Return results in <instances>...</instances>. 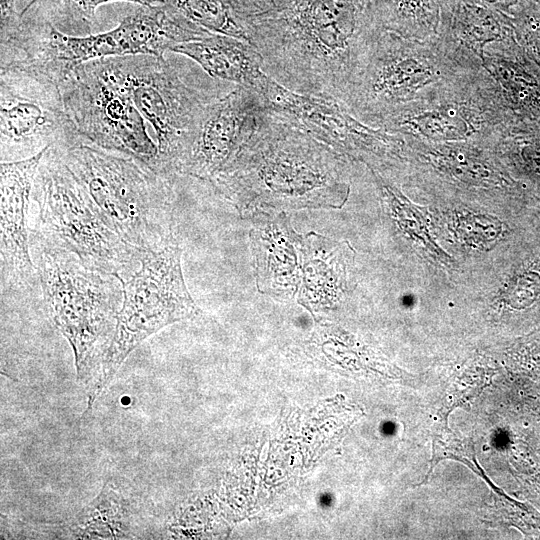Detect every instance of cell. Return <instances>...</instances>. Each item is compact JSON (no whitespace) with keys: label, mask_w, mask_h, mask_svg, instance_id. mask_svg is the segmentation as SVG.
<instances>
[{"label":"cell","mask_w":540,"mask_h":540,"mask_svg":"<svg viewBox=\"0 0 540 540\" xmlns=\"http://www.w3.org/2000/svg\"><path fill=\"white\" fill-rule=\"evenodd\" d=\"M244 25L274 81L343 103L383 30L370 0H274Z\"/></svg>","instance_id":"obj_1"},{"label":"cell","mask_w":540,"mask_h":540,"mask_svg":"<svg viewBox=\"0 0 540 540\" xmlns=\"http://www.w3.org/2000/svg\"><path fill=\"white\" fill-rule=\"evenodd\" d=\"M166 3L139 5L117 27L97 34L72 36L56 28L33 0L1 44L0 66H16L57 84L75 67L89 61L128 55L163 57L175 45L211 35Z\"/></svg>","instance_id":"obj_2"},{"label":"cell","mask_w":540,"mask_h":540,"mask_svg":"<svg viewBox=\"0 0 540 540\" xmlns=\"http://www.w3.org/2000/svg\"><path fill=\"white\" fill-rule=\"evenodd\" d=\"M211 184L224 192L287 200L327 199L345 187L336 153L266 106L251 137Z\"/></svg>","instance_id":"obj_3"},{"label":"cell","mask_w":540,"mask_h":540,"mask_svg":"<svg viewBox=\"0 0 540 540\" xmlns=\"http://www.w3.org/2000/svg\"><path fill=\"white\" fill-rule=\"evenodd\" d=\"M47 313L72 347L78 382L98 374L123 301L120 279L78 255L30 242Z\"/></svg>","instance_id":"obj_4"},{"label":"cell","mask_w":540,"mask_h":540,"mask_svg":"<svg viewBox=\"0 0 540 540\" xmlns=\"http://www.w3.org/2000/svg\"><path fill=\"white\" fill-rule=\"evenodd\" d=\"M102 217L127 244L147 253L173 237V180L145 163L80 142L60 149Z\"/></svg>","instance_id":"obj_5"},{"label":"cell","mask_w":540,"mask_h":540,"mask_svg":"<svg viewBox=\"0 0 540 540\" xmlns=\"http://www.w3.org/2000/svg\"><path fill=\"white\" fill-rule=\"evenodd\" d=\"M482 68L438 35L419 40L383 29L344 104L377 128L387 115L432 98Z\"/></svg>","instance_id":"obj_6"},{"label":"cell","mask_w":540,"mask_h":540,"mask_svg":"<svg viewBox=\"0 0 540 540\" xmlns=\"http://www.w3.org/2000/svg\"><path fill=\"white\" fill-rule=\"evenodd\" d=\"M31 196L38 218L30 242L74 253L118 278L140 267L146 253L124 242L107 224L59 148L43 155Z\"/></svg>","instance_id":"obj_7"},{"label":"cell","mask_w":540,"mask_h":540,"mask_svg":"<svg viewBox=\"0 0 540 540\" xmlns=\"http://www.w3.org/2000/svg\"><path fill=\"white\" fill-rule=\"evenodd\" d=\"M96 62L152 126L164 174H181L202 115L218 96L188 84L164 56L128 55Z\"/></svg>","instance_id":"obj_8"},{"label":"cell","mask_w":540,"mask_h":540,"mask_svg":"<svg viewBox=\"0 0 540 540\" xmlns=\"http://www.w3.org/2000/svg\"><path fill=\"white\" fill-rule=\"evenodd\" d=\"M181 252L174 236L162 248L147 252L136 271L119 278L122 306L113 339L88 392V409L140 343L170 324L200 314L184 282Z\"/></svg>","instance_id":"obj_9"},{"label":"cell","mask_w":540,"mask_h":540,"mask_svg":"<svg viewBox=\"0 0 540 540\" xmlns=\"http://www.w3.org/2000/svg\"><path fill=\"white\" fill-rule=\"evenodd\" d=\"M512 127L488 73L482 68L432 98L403 107L377 128L432 143L494 145Z\"/></svg>","instance_id":"obj_10"},{"label":"cell","mask_w":540,"mask_h":540,"mask_svg":"<svg viewBox=\"0 0 540 540\" xmlns=\"http://www.w3.org/2000/svg\"><path fill=\"white\" fill-rule=\"evenodd\" d=\"M59 88L82 142L135 158L166 176L146 120L127 92L104 75L96 60L75 67Z\"/></svg>","instance_id":"obj_11"},{"label":"cell","mask_w":540,"mask_h":540,"mask_svg":"<svg viewBox=\"0 0 540 540\" xmlns=\"http://www.w3.org/2000/svg\"><path fill=\"white\" fill-rule=\"evenodd\" d=\"M82 142L64 105L59 84L28 69H0V156L18 161L48 148Z\"/></svg>","instance_id":"obj_12"},{"label":"cell","mask_w":540,"mask_h":540,"mask_svg":"<svg viewBox=\"0 0 540 540\" xmlns=\"http://www.w3.org/2000/svg\"><path fill=\"white\" fill-rule=\"evenodd\" d=\"M259 94L268 109L288 117L332 149L378 154L395 153L404 145L401 135L365 124L337 99L297 93L271 77Z\"/></svg>","instance_id":"obj_13"},{"label":"cell","mask_w":540,"mask_h":540,"mask_svg":"<svg viewBox=\"0 0 540 540\" xmlns=\"http://www.w3.org/2000/svg\"><path fill=\"white\" fill-rule=\"evenodd\" d=\"M265 103L249 88L236 86L206 107L180 175L211 182L253 134Z\"/></svg>","instance_id":"obj_14"},{"label":"cell","mask_w":540,"mask_h":540,"mask_svg":"<svg viewBox=\"0 0 540 540\" xmlns=\"http://www.w3.org/2000/svg\"><path fill=\"white\" fill-rule=\"evenodd\" d=\"M46 150L23 160L1 161L2 292L26 294L32 292L39 284L30 251L27 213L35 176Z\"/></svg>","instance_id":"obj_15"},{"label":"cell","mask_w":540,"mask_h":540,"mask_svg":"<svg viewBox=\"0 0 540 540\" xmlns=\"http://www.w3.org/2000/svg\"><path fill=\"white\" fill-rule=\"evenodd\" d=\"M482 67L493 81L512 127L540 128V69L516 41L487 46Z\"/></svg>","instance_id":"obj_16"},{"label":"cell","mask_w":540,"mask_h":540,"mask_svg":"<svg viewBox=\"0 0 540 540\" xmlns=\"http://www.w3.org/2000/svg\"><path fill=\"white\" fill-rule=\"evenodd\" d=\"M438 37L480 64L487 46L515 40L510 17L479 0H440Z\"/></svg>","instance_id":"obj_17"},{"label":"cell","mask_w":540,"mask_h":540,"mask_svg":"<svg viewBox=\"0 0 540 540\" xmlns=\"http://www.w3.org/2000/svg\"><path fill=\"white\" fill-rule=\"evenodd\" d=\"M170 52L194 60L211 77L259 93L268 75L258 50L242 39L213 33L201 39L175 45Z\"/></svg>","instance_id":"obj_18"},{"label":"cell","mask_w":540,"mask_h":540,"mask_svg":"<svg viewBox=\"0 0 540 540\" xmlns=\"http://www.w3.org/2000/svg\"><path fill=\"white\" fill-rule=\"evenodd\" d=\"M137 509L109 483L97 496L66 523L61 538L72 539H131L140 537L136 523Z\"/></svg>","instance_id":"obj_19"},{"label":"cell","mask_w":540,"mask_h":540,"mask_svg":"<svg viewBox=\"0 0 540 540\" xmlns=\"http://www.w3.org/2000/svg\"><path fill=\"white\" fill-rule=\"evenodd\" d=\"M381 27L403 37L426 40L438 35L440 0H370Z\"/></svg>","instance_id":"obj_20"},{"label":"cell","mask_w":540,"mask_h":540,"mask_svg":"<svg viewBox=\"0 0 540 540\" xmlns=\"http://www.w3.org/2000/svg\"><path fill=\"white\" fill-rule=\"evenodd\" d=\"M164 3L212 33L236 37L250 43L244 21L228 0H164Z\"/></svg>","instance_id":"obj_21"},{"label":"cell","mask_w":540,"mask_h":540,"mask_svg":"<svg viewBox=\"0 0 540 540\" xmlns=\"http://www.w3.org/2000/svg\"><path fill=\"white\" fill-rule=\"evenodd\" d=\"M509 17L516 43L540 69V0H523Z\"/></svg>","instance_id":"obj_22"},{"label":"cell","mask_w":540,"mask_h":540,"mask_svg":"<svg viewBox=\"0 0 540 540\" xmlns=\"http://www.w3.org/2000/svg\"><path fill=\"white\" fill-rule=\"evenodd\" d=\"M58 14L64 20L81 22L89 29L95 21L96 9L103 4L116 1L136 3L143 6L164 3V0H54Z\"/></svg>","instance_id":"obj_23"},{"label":"cell","mask_w":540,"mask_h":540,"mask_svg":"<svg viewBox=\"0 0 540 540\" xmlns=\"http://www.w3.org/2000/svg\"><path fill=\"white\" fill-rule=\"evenodd\" d=\"M274 0H228L237 15L245 18L261 14L273 6Z\"/></svg>","instance_id":"obj_24"},{"label":"cell","mask_w":540,"mask_h":540,"mask_svg":"<svg viewBox=\"0 0 540 540\" xmlns=\"http://www.w3.org/2000/svg\"><path fill=\"white\" fill-rule=\"evenodd\" d=\"M16 1L0 0V35L14 28L21 18V12L16 9Z\"/></svg>","instance_id":"obj_25"},{"label":"cell","mask_w":540,"mask_h":540,"mask_svg":"<svg viewBox=\"0 0 540 540\" xmlns=\"http://www.w3.org/2000/svg\"><path fill=\"white\" fill-rule=\"evenodd\" d=\"M491 7H494L501 12L510 16L511 12L523 1V0H479Z\"/></svg>","instance_id":"obj_26"}]
</instances>
